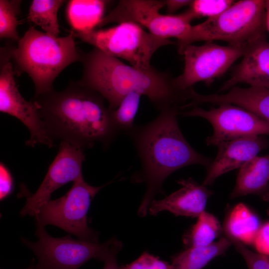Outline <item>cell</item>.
<instances>
[{"instance_id": "9", "label": "cell", "mask_w": 269, "mask_h": 269, "mask_svg": "<svg viewBox=\"0 0 269 269\" xmlns=\"http://www.w3.org/2000/svg\"><path fill=\"white\" fill-rule=\"evenodd\" d=\"M165 0H119L98 26L113 22H134L159 37L175 38L179 44L188 36L193 18L187 10L177 15L161 14L160 10L165 6Z\"/></svg>"}, {"instance_id": "8", "label": "cell", "mask_w": 269, "mask_h": 269, "mask_svg": "<svg viewBox=\"0 0 269 269\" xmlns=\"http://www.w3.org/2000/svg\"><path fill=\"white\" fill-rule=\"evenodd\" d=\"M93 186L83 178L74 182L62 197L43 203L35 215L36 224L59 227L79 239L98 243V233L88 225L87 213L91 202L105 185Z\"/></svg>"}, {"instance_id": "30", "label": "cell", "mask_w": 269, "mask_h": 269, "mask_svg": "<svg viewBox=\"0 0 269 269\" xmlns=\"http://www.w3.org/2000/svg\"><path fill=\"white\" fill-rule=\"evenodd\" d=\"M253 245L258 253L269 257V222L261 226Z\"/></svg>"}, {"instance_id": "26", "label": "cell", "mask_w": 269, "mask_h": 269, "mask_svg": "<svg viewBox=\"0 0 269 269\" xmlns=\"http://www.w3.org/2000/svg\"><path fill=\"white\" fill-rule=\"evenodd\" d=\"M235 3L232 0H194L187 10L195 18L216 16Z\"/></svg>"}, {"instance_id": "1", "label": "cell", "mask_w": 269, "mask_h": 269, "mask_svg": "<svg viewBox=\"0 0 269 269\" xmlns=\"http://www.w3.org/2000/svg\"><path fill=\"white\" fill-rule=\"evenodd\" d=\"M32 100L53 141L60 140L84 149L99 142L107 148L120 132L105 99L78 82H71L62 91L34 96Z\"/></svg>"}, {"instance_id": "2", "label": "cell", "mask_w": 269, "mask_h": 269, "mask_svg": "<svg viewBox=\"0 0 269 269\" xmlns=\"http://www.w3.org/2000/svg\"><path fill=\"white\" fill-rule=\"evenodd\" d=\"M179 110L177 107L163 110L150 122L134 126L126 133L133 140L141 163L132 181L146 185L138 209L141 217L146 215L155 195L163 193L162 184L170 174L192 164L208 168L212 161L195 151L184 137L177 120Z\"/></svg>"}, {"instance_id": "6", "label": "cell", "mask_w": 269, "mask_h": 269, "mask_svg": "<svg viewBox=\"0 0 269 269\" xmlns=\"http://www.w3.org/2000/svg\"><path fill=\"white\" fill-rule=\"evenodd\" d=\"M72 31L75 37L141 70L151 66V58L159 48L175 43L169 39L156 36L131 22H122L105 29Z\"/></svg>"}, {"instance_id": "4", "label": "cell", "mask_w": 269, "mask_h": 269, "mask_svg": "<svg viewBox=\"0 0 269 269\" xmlns=\"http://www.w3.org/2000/svg\"><path fill=\"white\" fill-rule=\"evenodd\" d=\"M73 31L54 36L30 26L17 47H5L20 73L25 72L35 87L34 96L53 90V83L66 67L80 61L82 51L76 47Z\"/></svg>"}, {"instance_id": "18", "label": "cell", "mask_w": 269, "mask_h": 269, "mask_svg": "<svg viewBox=\"0 0 269 269\" xmlns=\"http://www.w3.org/2000/svg\"><path fill=\"white\" fill-rule=\"evenodd\" d=\"M269 182V154L257 156L239 171L231 198L259 194L267 188Z\"/></svg>"}, {"instance_id": "23", "label": "cell", "mask_w": 269, "mask_h": 269, "mask_svg": "<svg viewBox=\"0 0 269 269\" xmlns=\"http://www.w3.org/2000/svg\"><path fill=\"white\" fill-rule=\"evenodd\" d=\"M222 231L217 218L205 211L198 217L196 222L183 237L187 248L204 247L214 243Z\"/></svg>"}, {"instance_id": "21", "label": "cell", "mask_w": 269, "mask_h": 269, "mask_svg": "<svg viewBox=\"0 0 269 269\" xmlns=\"http://www.w3.org/2000/svg\"><path fill=\"white\" fill-rule=\"evenodd\" d=\"M232 244L226 237L204 247H190L171 257V269H202L214 258L225 254Z\"/></svg>"}, {"instance_id": "7", "label": "cell", "mask_w": 269, "mask_h": 269, "mask_svg": "<svg viewBox=\"0 0 269 269\" xmlns=\"http://www.w3.org/2000/svg\"><path fill=\"white\" fill-rule=\"evenodd\" d=\"M36 225V242L21 240L35 254L37 263L33 269H78L91 259L104 261L122 243L113 237L103 243L75 240L70 234L61 238L50 236L45 228Z\"/></svg>"}, {"instance_id": "14", "label": "cell", "mask_w": 269, "mask_h": 269, "mask_svg": "<svg viewBox=\"0 0 269 269\" xmlns=\"http://www.w3.org/2000/svg\"><path fill=\"white\" fill-rule=\"evenodd\" d=\"M268 145V141L260 135L244 137L219 143L216 146L217 155L207 168L202 184L205 186L211 185L221 175L240 168Z\"/></svg>"}, {"instance_id": "16", "label": "cell", "mask_w": 269, "mask_h": 269, "mask_svg": "<svg viewBox=\"0 0 269 269\" xmlns=\"http://www.w3.org/2000/svg\"><path fill=\"white\" fill-rule=\"evenodd\" d=\"M177 183L181 186L180 189L163 199L151 202L148 210L150 215L165 211L176 216L197 218L205 211L213 192L191 178L180 179Z\"/></svg>"}, {"instance_id": "11", "label": "cell", "mask_w": 269, "mask_h": 269, "mask_svg": "<svg viewBox=\"0 0 269 269\" xmlns=\"http://www.w3.org/2000/svg\"><path fill=\"white\" fill-rule=\"evenodd\" d=\"M206 110L197 106L179 113L183 117H198L208 121L213 128L207 137V145L239 138L269 135V123L246 109L231 104H221Z\"/></svg>"}, {"instance_id": "25", "label": "cell", "mask_w": 269, "mask_h": 269, "mask_svg": "<svg viewBox=\"0 0 269 269\" xmlns=\"http://www.w3.org/2000/svg\"><path fill=\"white\" fill-rule=\"evenodd\" d=\"M20 0H0V37L18 41L17 16L19 12Z\"/></svg>"}, {"instance_id": "27", "label": "cell", "mask_w": 269, "mask_h": 269, "mask_svg": "<svg viewBox=\"0 0 269 269\" xmlns=\"http://www.w3.org/2000/svg\"><path fill=\"white\" fill-rule=\"evenodd\" d=\"M230 240L244 258L248 269H269V256L252 251L238 241Z\"/></svg>"}, {"instance_id": "34", "label": "cell", "mask_w": 269, "mask_h": 269, "mask_svg": "<svg viewBox=\"0 0 269 269\" xmlns=\"http://www.w3.org/2000/svg\"><path fill=\"white\" fill-rule=\"evenodd\" d=\"M28 269H33V268H29Z\"/></svg>"}, {"instance_id": "17", "label": "cell", "mask_w": 269, "mask_h": 269, "mask_svg": "<svg viewBox=\"0 0 269 269\" xmlns=\"http://www.w3.org/2000/svg\"><path fill=\"white\" fill-rule=\"evenodd\" d=\"M231 104L243 108L269 123V88L235 86L225 94L202 95L193 89L190 92L187 107L199 104Z\"/></svg>"}, {"instance_id": "29", "label": "cell", "mask_w": 269, "mask_h": 269, "mask_svg": "<svg viewBox=\"0 0 269 269\" xmlns=\"http://www.w3.org/2000/svg\"><path fill=\"white\" fill-rule=\"evenodd\" d=\"M14 179L10 170L2 162L0 164V200L8 197L14 190Z\"/></svg>"}, {"instance_id": "19", "label": "cell", "mask_w": 269, "mask_h": 269, "mask_svg": "<svg viewBox=\"0 0 269 269\" xmlns=\"http://www.w3.org/2000/svg\"><path fill=\"white\" fill-rule=\"evenodd\" d=\"M261 226L258 217L246 205L239 203L227 215L224 230L229 239L253 245Z\"/></svg>"}, {"instance_id": "33", "label": "cell", "mask_w": 269, "mask_h": 269, "mask_svg": "<svg viewBox=\"0 0 269 269\" xmlns=\"http://www.w3.org/2000/svg\"><path fill=\"white\" fill-rule=\"evenodd\" d=\"M266 1V28L269 32V0Z\"/></svg>"}, {"instance_id": "15", "label": "cell", "mask_w": 269, "mask_h": 269, "mask_svg": "<svg viewBox=\"0 0 269 269\" xmlns=\"http://www.w3.org/2000/svg\"><path fill=\"white\" fill-rule=\"evenodd\" d=\"M242 57L219 92L229 90L241 83L269 88V42L266 35L249 43Z\"/></svg>"}, {"instance_id": "28", "label": "cell", "mask_w": 269, "mask_h": 269, "mask_svg": "<svg viewBox=\"0 0 269 269\" xmlns=\"http://www.w3.org/2000/svg\"><path fill=\"white\" fill-rule=\"evenodd\" d=\"M120 269H171V265L147 252H144L130 264L122 266Z\"/></svg>"}, {"instance_id": "31", "label": "cell", "mask_w": 269, "mask_h": 269, "mask_svg": "<svg viewBox=\"0 0 269 269\" xmlns=\"http://www.w3.org/2000/svg\"><path fill=\"white\" fill-rule=\"evenodd\" d=\"M192 1L190 0H166L165 6L166 11L171 14L184 6H189Z\"/></svg>"}, {"instance_id": "20", "label": "cell", "mask_w": 269, "mask_h": 269, "mask_svg": "<svg viewBox=\"0 0 269 269\" xmlns=\"http://www.w3.org/2000/svg\"><path fill=\"white\" fill-rule=\"evenodd\" d=\"M108 1L103 0L69 1L66 15L72 30L88 31L98 27L104 17Z\"/></svg>"}, {"instance_id": "5", "label": "cell", "mask_w": 269, "mask_h": 269, "mask_svg": "<svg viewBox=\"0 0 269 269\" xmlns=\"http://www.w3.org/2000/svg\"><path fill=\"white\" fill-rule=\"evenodd\" d=\"M266 1L241 0L220 14L192 25L178 51L193 42L219 40L231 45H244L265 35Z\"/></svg>"}, {"instance_id": "10", "label": "cell", "mask_w": 269, "mask_h": 269, "mask_svg": "<svg viewBox=\"0 0 269 269\" xmlns=\"http://www.w3.org/2000/svg\"><path fill=\"white\" fill-rule=\"evenodd\" d=\"M248 44L222 46L207 41L201 45L185 46L179 52L184 56V67L176 77L178 87L186 90L199 82L210 85L243 56Z\"/></svg>"}, {"instance_id": "3", "label": "cell", "mask_w": 269, "mask_h": 269, "mask_svg": "<svg viewBox=\"0 0 269 269\" xmlns=\"http://www.w3.org/2000/svg\"><path fill=\"white\" fill-rule=\"evenodd\" d=\"M82 75L78 82L100 94L116 109L133 92L146 96L160 111L171 107L181 110L188 101L190 89H181L176 78L151 66L141 70L122 62L98 48L82 51Z\"/></svg>"}, {"instance_id": "32", "label": "cell", "mask_w": 269, "mask_h": 269, "mask_svg": "<svg viewBox=\"0 0 269 269\" xmlns=\"http://www.w3.org/2000/svg\"><path fill=\"white\" fill-rule=\"evenodd\" d=\"M121 250L122 248L116 249L109 254L103 261L104 266L103 269H120L117 263V255Z\"/></svg>"}, {"instance_id": "22", "label": "cell", "mask_w": 269, "mask_h": 269, "mask_svg": "<svg viewBox=\"0 0 269 269\" xmlns=\"http://www.w3.org/2000/svg\"><path fill=\"white\" fill-rule=\"evenodd\" d=\"M65 2L63 0H33L27 20L40 27L47 34L58 36L60 30L57 13Z\"/></svg>"}, {"instance_id": "24", "label": "cell", "mask_w": 269, "mask_h": 269, "mask_svg": "<svg viewBox=\"0 0 269 269\" xmlns=\"http://www.w3.org/2000/svg\"><path fill=\"white\" fill-rule=\"evenodd\" d=\"M141 96L135 92L129 94L122 100L116 109L110 110L112 120L119 132L127 133L134 127L133 123Z\"/></svg>"}, {"instance_id": "12", "label": "cell", "mask_w": 269, "mask_h": 269, "mask_svg": "<svg viewBox=\"0 0 269 269\" xmlns=\"http://www.w3.org/2000/svg\"><path fill=\"white\" fill-rule=\"evenodd\" d=\"M84 148L61 141L58 151L50 165L42 182L34 194L20 186V194L26 202L20 212L21 216H35L40 207L51 199L52 193L69 182L83 178L82 164L85 159Z\"/></svg>"}, {"instance_id": "13", "label": "cell", "mask_w": 269, "mask_h": 269, "mask_svg": "<svg viewBox=\"0 0 269 269\" xmlns=\"http://www.w3.org/2000/svg\"><path fill=\"white\" fill-rule=\"evenodd\" d=\"M10 59L7 54L0 52V111L15 117L27 127L30 136L26 145L43 144L50 148L54 142L47 134L36 104L26 101L20 93Z\"/></svg>"}]
</instances>
